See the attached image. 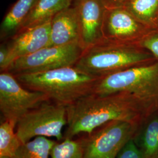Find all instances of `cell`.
<instances>
[{
  "label": "cell",
  "instance_id": "cell-1",
  "mask_svg": "<svg viewBox=\"0 0 158 158\" xmlns=\"http://www.w3.org/2000/svg\"><path fill=\"white\" fill-rule=\"evenodd\" d=\"M135 98L125 93L101 96L91 93L67 107L68 123L64 138L90 134L113 121L139 123L149 114Z\"/></svg>",
  "mask_w": 158,
  "mask_h": 158
},
{
  "label": "cell",
  "instance_id": "cell-2",
  "mask_svg": "<svg viewBox=\"0 0 158 158\" xmlns=\"http://www.w3.org/2000/svg\"><path fill=\"white\" fill-rule=\"evenodd\" d=\"M14 76L27 89L43 93L51 101L66 107L92 93L99 79L74 66Z\"/></svg>",
  "mask_w": 158,
  "mask_h": 158
},
{
  "label": "cell",
  "instance_id": "cell-3",
  "mask_svg": "<svg viewBox=\"0 0 158 158\" xmlns=\"http://www.w3.org/2000/svg\"><path fill=\"white\" fill-rule=\"evenodd\" d=\"M157 60L137 44H120L103 40L85 49L74 66L100 78Z\"/></svg>",
  "mask_w": 158,
  "mask_h": 158
},
{
  "label": "cell",
  "instance_id": "cell-4",
  "mask_svg": "<svg viewBox=\"0 0 158 158\" xmlns=\"http://www.w3.org/2000/svg\"><path fill=\"white\" fill-rule=\"evenodd\" d=\"M92 93L132 96L149 113L158 109V60L99 78Z\"/></svg>",
  "mask_w": 158,
  "mask_h": 158
},
{
  "label": "cell",
  "instance_id": "cell-5",
  "mask_svg": "<svg viewBox=\"0 0 158 158\" xmlns=\"http://www.w3.org/2000/svg\"><path fill=\"white\" fill-rule=\"evenodd\" d=\"M68 123L67 107L47 101L29 111L17 122L15 132L23 143L37 136L64 140L63 129Z\"/></svg>",
  "mask_w": 158,
  "mask_h": 158
},
{
  "label": "cell",
  "instance_id": "cell-6",
  "mask_svg": "<svg viewBox=\"0 0 158 158\" xmlns=\"http://www.w3.org/2000/svg\"><path fill=\"white\" fill-rule=\"evenodd\" d=\"M139 124L113 121L79 138L83 158H117L125 145L133 139Z\"/></svg>",
  "mask_w": 158,
  "mask_h": 158
},
{
  "label": "cell",
  "instance_id": "cell-7",
  "mask_svg": "<svg viewBox=\"0 0 158 158\" xmlns=\"http://www.w3.org/2000/svg\"><path fill=\"white\" fill-rule=\"evenodd\" d=\"M50 99L45 94L25 87L8 71L0 74V111L5 120L15 125L23 116Z\"/></svg>",
  "mask_w": 158,
  "mask_h": 158
},
{
  "label": "cell",
  "instance_id": "cell-8",
  "mask_svg": "<svg viewBox=\"0 0 158 158\" xmlns=\"http://www.w3.org/2000/svg\"><path fill=\"white\" fill-rule=\"evenodd\" d=\"M83 51L79 43L60 46H46L32 54L14 60L6 71L16 75L73 66Z\"/></svg>",
  "mask_w": 158,
  "mask_h": 158
},
{
  "label": "cell",
  "instance_id": "cell-9",
  "mask_svg": "<svg viewBox=\"0 0 158 158\" xmlns=\"http://www.w3.org/2000/svg\"><path fill=\"white\" fill-rule=\"evenodd\" d=\"M153 30L138 21L124 7L107 8L105 12L102 36L108 42L139 45Z\"/></svg>",
  "mask_w": 158,
  "mask_h": 158
},
{
  "label": "cell",
  "instance_id": "cell-10",
  "mask_svg": "<svg viewBox=\"0 0 158 158\" xmlns=\"http://www.w3.org/2000/svg\"><path fill=\"white\" fill-rule=\"evenodd\" d=\"M79 21L80 44L85 50L104 40L102 24L106 7L102 0H73Z\"/></svg>",
  "mask_w": 158,
  "mask_h": 158
},
{
  "label": "cell",
  "instance_id": "cell-11",
  "mask_svg": "<svg viewBox=\"0 0 158 158\" xmlns=\"http://www.w3.org/2000/svg\"><path fill=\"white\" fill-rule=\"evenodd\" d=\"M51 21L40 25L18 31L7 45L8 59L3 71L12 62L48 46L50 42Z\"/></svg>",
  "mask_w": 158,
  "mask_h": 158
},
{
  "label": "cell",
  "instance_id": "cell-12",
  "mask_svg": "<svg viewBox=\"0 0 158 158\" xmlns=\"http://www.w3.org/2000/svg\"><path fill=\"white\" fill-rule=\"evenodd\" d=\"M73 43L80 44V33L77 13L72 5L53 17L48 46L68 45Z\"/></svg>",
  "mask_w": 158,
  "mask_h": 158
},
{
  "label": "cell",
  "instance_id": "cell-13",
  "mask_svg": "<svg viewBox=\"0 0 158 158\" xmlns=\"http://www.w3.org/2000/svg\"><path fill=\"white\" fill-rule=\"evenodd\" d=\"M133 140L143 158L158 156V109L148 114L138 124Z\"/></svg>",
  "mask_w": 158,
  "mask_h": 158
},
{
  "label": "cell",
  "instance_id": "cell-14",
  "mask_svg": "<svg viewBox=\"0 0 158 158\" xmlns=\"http://www.w3.org/2000/svg\"><path fill=\"white\" fill-rule=\"evenodd\" d=\"M72 2L73 0H38L19 31L51 21L57 13L72 6Z\"/></svg>",
  "mask_w": 158,
  "mask_h": 158
},
{
  "label": "cell",
  "instance_id": "cell-15",
  "mask_svg": "<svg viewBox=\"0 0 158 158\" xmlns=\"http://www.w3.org/2000/svg\"><path fill=\"white\" fill-rule=\"evenodd\" d=\"M38 0H18L6 13L1 24V38L14 35L32 10Z\"/></svg>",
  "mask_w": 158,
  "mask_h": 158
},
{
  "label": "cell",
  "instance_id": "cell-16",
  "mask_svg": "<svg viewBox=\"0 0 158 158\" xmlns=\"http://www.w3.org/2000/svg\"><path fill=\"white\" fill-rule=\"evenodd\" d=\"M123 7L147 27L158 29V0H129Z\"/></svg>",
  "mask_w": 158,
  "mask_h": 158
},
{
  "label": "cell",
  "instance_id": "cell-17",
  "mask_svg": "<svg viewBox=\"0 0 158 158\" xmlns=\"http://www.w3.org/2000/svg\"><path fill=\"white\" fill-rule=\"evenodd\" d=\"M57 141L45 136H37L23 143L12 158H49Z\"/></svg>",
  "mask_w": 158,
  "mask_h": 158
},
{
  "label": "cell",
  "instance_id": "cell-18",
  "mask_svg": "<svg viewBox=\"0 0 158 158\" xmlns=\"http://www.w3.org/2000/svg\"><path fill=\"white\" fill-rule=\"evenodd\" d=\"M22 142L15 132V125L4 119L0 124V156L12 158Z\"/></svg>",
  "mask_w": 158,
  "mask_h": 158
},
{
  "label": "cell",
  "instance_id": "cell-19",
  "mask_svg": "<svg viewBox=\"0 0 158 158\" xmlns=\"http://www.w3.org/2000/svg\"><path fill=\"white\" fill-rule=\"evenodd\" d=\"M51 158H83V150L80 139L65 138L53 147Z\"/></svg>",
  "mask_w": 158,
  "mask_h": 158
},
{
  "label": "cell",
  "instance_id": "cell-20",
  "mask_svg": "<svg viewBox=\"0 0 158 158\" xmlns=\"http://www.w3.org/2000/svg\"><path fill=\"white\" fill-rule=\"evenodd\" d=\"M139 45L151 52L158 60V29L153 30L147 35Z\"/></svg>",
  "mask_w": 158,
  "mask_h": 158
},
{
  "label": "cell",
  "instance_id": "cell-21",
  "mask_svg": "<svg viewBox=\"0 0 158 158\" xmlns=\"http://www.w3.org/2000/svg\"><path fill=\"white\" fill-rule=\"evenodd\" d=\"M117 158H143L133 139L130 140L119 153Z\"/></svg>",
  "mask_w": 158,
  "mask_h": 158
},
{
  "label": "cell",
  "instance_id": "cell-22",
  "mask_svg": "<svg viewBox=\"0 0 158 158\" xmlns=\"http://www.w3.org/2000/svg\"><path fill=\"white\" fill-rule=\"evenodd\" d=\"M106 8L123 7L129 0H102Z\"/></svg>",
  "mask_w": 158,
  "mask_h": 158
},
{
  "label": "cell",
  "instance_id": "cell-23",
  "mask_svg": "<svg viewBox=\"0 0 158 158\" xmlns=\"http://www.w3.org/2000/svg\"><path fill=\"white\" fill-rule=\"evenodd\" d=\"M8 49L7 45H1L0 48V68L1 72L4 70L6 62L8 59Z\"/></svg>",
  "mask_w": 158,
  "mask_h": 158
},
{
  "label": "cell",
  "instance_id": "cell-24",
  "mask_svg": "<svg viewBox=\"0 0 158 158\" xmlns=\"http://www.w3.org/2000/svg\"><path fill=\"white\" fill-rule=\"evenodd\" d=\"M0 158H12L11 157H8V156H0Z\"/></svg>",
  "mask_w": 158,
  "mask_h": 158
},
{
  "label": "cell",
  "instance_id": "cell-25",
  "mask_svg": "<svg viewBox=\"0 0 158 158\" xmlns=\"http://www.w3.org/2000/svg\"><path fill=\"white\" fill-rule=\"evenodd\" d=\"M158 158V157H157V158Z\"/></svg>",
  "mask_w": 158,
  "mask_h": 158
}]
</instances>
